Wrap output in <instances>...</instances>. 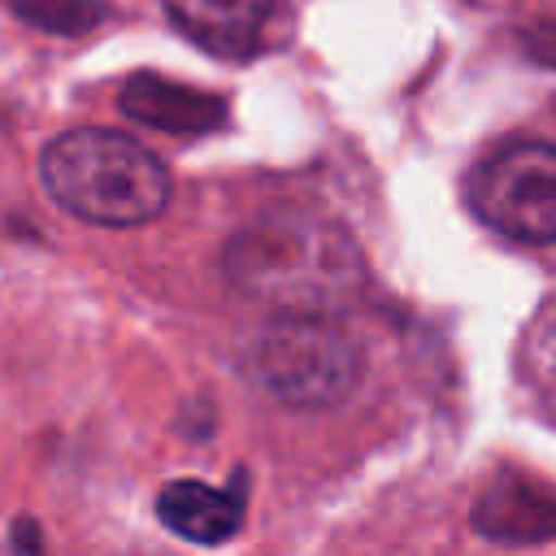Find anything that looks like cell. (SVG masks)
Wrapping results in <instances>:
<instances>
[{
    "label": "cell",
    "mask_w": 556,
    "mask_h": 556,
    "mask_svg": "<svg viewBox=\"0 0 556 556\" xmlns=\"http://www.w3.org/2000/svg\"><path fill=\"white\" fill-rule=\"evenodd\" d=\"M235 291L274 313H343L365 291V256L348 226L321 213H265L222 256Z\"/></svg>",
    "instance_id": "6da1fadb"
},
{
    "label": "cell",
    "mask_w": 556,
    "mask_h": 556,
    "mask_svg": "<svg viewBox=\"0 0 556 556\" xmlns=\"http://www.w3.org/2000/svg\"><path fill=\"white\" fill-rule=\"evenodd\" d=\"M39 174L48 195L91 226H143L169 204V169L139 139L83 126L56 135Z\"/></svg>",
    "instance_id": "7a4b0ae2"
},
{
    "label": "cell",
    "mask_w": 556,
    "mask_h": 556,
    "mask_svg": "<svg viewBox=\"0 0 556 556\" xmlns=\"http://www.w3.org/2000/svg\"><path fill=\"white\" fill-rule=\"evenodd\" d=\"M248 378L287 408H334L365 374L361 339L339 313H274L243 356Z\"/></svg>",
    "instance_id": "3957f363"
},
{
    "label": "cell",
    "mask_w": 556,
    "mask_h": 556,
    "mask_svg": "<svg viewBox=\"0 0 556 556\" xmlns=\"http://www.w3.org/2000/svg\"><path fill=\"white\" fill-rule=\"evenodd\" d=\"M473 213L504 239L556 243V148L517 139L469 174Z\"/></svg>",
    "instance_id": "277c9868"
},
{
    "label": "cell",
    "mask_w": 556,
    "mask_h": 556,
    "mask_svg": "<svg viewBox=\"0 0 556 556\" xmlns=\"http://www.w3.org/2000/svg\"><path fill=\"white\" fill-rule=\"evenodd\" d=\"M243 473L230 486H208L195 478H178L156 495V517L165 530H174L187 543L217 547L226 543L243 521Z\"/></svg>",
    "instance_id": "5b68a950"
},
{
    "label": "cell",
    "mask_w": 556,
    "mask_h": 556,
    "mask_svg": "<svg viewBox=\"0 0 556 556\" xmlns=\"http://www.w3.org/2000/svg\"><path fill=\"white\" fill-rule=\"evenodd\" d=\"M122 109H126V117L169 130V135H204V130L222 126V117H226V104L217 96L156 78V74H135L122 87Z\"/></svg>",
    "instance_id": "8992f818"
},
{
    "label": "cell",
    "mask_w": 556,
    "mask_h": 556,
    "mask_svg": "<svg viewBox=\"0 0 556 556\" xmlns=\"http://www.w3.org/2000/svg\"><path fill=\"white\" fill-rule=\"evenodd\" d=\"M269 9L274 0H165L174 26L217 56H243L265 30Z\"/></svg>",
    "instance_id": "52a82bcc"
},
{
    "label": "cell",
    "mask_w": 556,
    "mask_h": 556,
    "mask_svg": "<svg viewBox=\"0 0 556 556\" xmlns=\"http://www.w3.org/2000/svg\"><path fill=\"white\" fill-rule=\"evenodd\" d=\"M473 526L500 543H539L556 534V491L534 482H495L473 508Z\"/></svg>",
    "instance_id": "ba28073f"
},
{
    "label": "cell",
    "mask_w": 556,
    "mask_h": 556,
    "mask_svg": "<svg viewBox=\"0 0 556 556\" xmlns=\"http://www.w3.org/2000/svg\"><path fill=\"white\" fill-rule=\"evenodd\" d=\"M9 9L48 35H87L104 22L100 0H9Z\"/></svg>",
    "instance_id": "9c48e42d"
},
{
    "label": "cell",
    "mask_w": 556,
    "mask_h": 556,
    "mask_svg": "<svg viewBox=\"0 0 556 556\" xmlns=\"http://www.w3.org/2000/svg\"><path fill=\"white\" fill-rule=\"evenodd\" d=\"M526 43H530V56L534 61L556 65V26H530L526 30Z\"/></svg>",
    "instance_id": "30bf717a"
},
{
    "label": "cell",
    "mask_w": 556,
    "mask_h": 556,
    "mask_svg": "<svg viewBox=\"0 0 556 556\" xmlns=\"http://www.w3.org/2000/svg\"><path fill=\"white\" fill-rule=\"evenodd\" d=\"M13 547H26V552H35V547H39V534L30 530V521H22V526L13 530Z\"/></svg>",
    "instance_id": "8fae6325"
}]
</instances>
